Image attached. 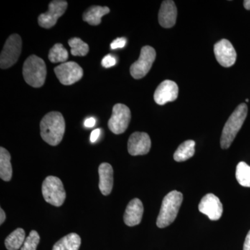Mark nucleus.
I'll use <instances>...</instances> for the list:
<instances>
[{
    "label": "nucleus",
    "mask_w": 250,
    "mask_h": 250,
    "mask_svg": "<svg viewBox=\"0 0 250 250\" xmlns=\"http://www.w3.org/2000/svg\"><path fill=\"white\" fill-rule=\"evenodd\" d=\"M40 127L43 141L50 146H57L62 142L65 134V120L59 112H49L41 120Z\"/></svg>",
    "instance_id": "nucleus-1"
},
{
    "label": "nucleus",
    "mask_w": 250,
    "mask_h": 250,
    "mask_svg": "<svg viewBox=\"0 0 250 250\" xmlns=\"http://www.w3.org/2000/svg\"><path fill=\"white\" fill-rule=\"evenodd\" d=\"M248 115V106L246 104L242 103L237 106L232 114L225 123L221 139L220 146L223 149H228L232 144L238 131L241 129Z\"/></svg>",
    "instance_id": "nucleus-2"
},
{
    "label": "nucleus",
    "mask_w": 250,
    "mask_h": 250,
    "mask_svg": "<svg viewBox=\"0 0 250 250\" xmlns=\"http://www.w3.org/2000/svg\"><path fill=\"white\" fill-rule=\"evenodd\" d=\"M182 201L183 195L177 190L171 191L164 197L156 220L158 228H165L173 223L178 214Z\"/></svg>",
    "instance_id": "nucleus-3"
},
{
    "label": "nucleus",
    "mask_w": 250,
    "mask_h": 250,
    "mask_svg": "<svg viewBox=\"0 0 250 250\" xmlns=\"http://www.w3.org/2000/svg\"><path fill=\"white\" fill-rule=\"evenodd\" d=\"M22 73L27 84L34 88H41L45 83L47 77L45 62L40 57L31 55L24 62Z\"/></svg>",
    "instance_id": "nucleus-4"
},
{
    "label": "nucleus",
    "mask_w": 250,
    "mask_h": 250,
    "mask_svg": "<svg viewBox=\"0 0 250 250\" xmlns=\"http://www.w3.org/2000/svg\"><path fill=\"white\" fill-rule=\"evenodd\" d=\"M42 193L47 203L57 207L62 205L66 197L62 180L54 176H48L43 181Z\"/></svg>",
    "instance_id": "nucleus-5"
},
{
    "label": "nucleus",
    "mask_w": 250,
    "mask_h": 250,
    "mask_svg": "<svg viewBox=\"0 0 250 250\" xmlns=\"http://www.w3.org/2000/svg\"><path fill=\"white\" fill-rule=\"evenodd\" d=\"M22 52V39L18 34H12L8 38L0 56L1 69L11 67L18 62Z\"/></svg>",
    "instance_id": "nucleus-6"
},
{
    "label": "nucleus",
    "mask_w": 250,
    "mask_h": 250,
    "mask_svg": "<svg viewBox=\"0 0 250 250\" xmlns=\"http://www.w3.org/2000/svg\"><path fill=\"white\" fill-rule=\"evenodd\" d=\"M155 49L151 46L142 47L139 59L130 67V74L136 80L146 76L150 70L156 59Z\"/></svg>",
    "instance_id": "nucleus-7"
},
{
    "label": "nucleus",
    "mask_w": 250,
    "mask_h": 250,
    "mask_svg": "<svg viewBox=\"0 0 250 250\" xmlns=\"http://www.w3.org/2000/svg\"><path fill=\"white\" fill-rule=\"evenodd\" d=\"M131 118V111L128 106L123 104H116L108 121V128L113 134H123L127 129Z\"/></svg>",
    "instance_id": "nucleus-8"
},
{
    "label": "nucleus",
    "mask_w": 250,
    "mask_h": 250,
    "mask_svg": "<svg viewBox=\"0 0 250 250\" xmlns=\"http://www.w3.org/2000/svg\"><path fill=\"white\" fill-rule=\"evenodd\" d=\"M56 76L62 84L70 85L76 83L82 78L83 69L73 62H65L54 68Z\"/></svg>",
    "instance_id": "nucleus-9"
},
{
    "label": "nucleus",
    "mask_w": 250,
    "mask_h": 250,
    "mask_svg": "<svg viewBox=\"0 0 250 250\" xmlns=\"http://www.w3.org/2000/svg\"><path fill=\"white\" fill-rule=\"evenodd\" d=\"M67 8V1L54 0L49 4L48 11L41 14L38 18L40 27L50 29L57 24V21L65 12Z\"/></svg>",
    "instance_id": "nucleus-10"
},
{
    "label": "nucleus",
    "mask_w": 250,
    "mask_h": 250,
    "mask_svg": "<svg viewBox=\"0 0 250 250\" xmlns=\"http://www.w3.org/2000/svg\"><path fill=\"white\" fill-rule=\"evenodd\" d=\"M215 58L222 66H232L236 61L237 54L232 44L227 39L219 41L214 45Z\"/></svg>",
    "instance_id": "nucleus-11"
},
{
    "label": "nucleus",
    "mask_w": 250,
    "mask_h": 250,
    "mask_svg": "<svg viewBox=\"0 0 250 250\" xmlns=\"http://www.w3.org/2000/svg\"><path fill=\"white\" fill-rule=\"evenodd\" d=\"M151 139L145 132H134L128 141V152L131 156L146 155L150 150Z\"/></svg>",
    "instance_id": "nucleus-12"
},
{
    "label": "nucleus",
    "mask_w": 250,
    "mask_h": 250,
    "mask_svg": "<svg viewBox=\"0 0 250 250\" xmlns=\"http://www.w3.org/2000/svg\"><path fill=\"white\" fill-rule=\"evenodd\" d=\"M199 210L211 220H218L223 212V205L218 197L213 194L206 195L199 205Z\"/></svg>",
    "instance_id": "nucleus-13"
},
{
    "label": "nucleus",
    "mask_w": 250,
    "mask_h": 250,
    "mask_svg": "<svg viewBox=\"0 0 250 250\" xmlns=\"http://www.w3.org/2000/svg\"><path fill=\"white\" fill-rule=\"evenodd\" d=\"M178 85L175 82L165 80L159 84L154 95V101L159 105L173 102L178 97Z\"/></svg>",
    "instance_id": "nucleus-14"
},
{
    "label": "nucleus",
    "mask_w": 250,
    "mask_h": 250,
    "mask_svg": "<svg viewBox=\"0 0 250 250\" xmlns=\"http://www.w3.org/2000/svg\"><path fill=\"white\" fill-rule=\"evenodd\" d=\"M177 9L172 0L164 1L159 12V22L161 27L171 28L177 21Z\"/></svg>",
    "instance_id": "nucleus-15"
},
{
    "label": "nucleus",
    "mask_w": 250,
    "mask_h": 250,
    "mask_svg": "<svg viewBox=\"0 0 250 250\" xmlns=\"http://www.w3.org/2000/svg\"><path fill=\"white\" fill-rule=\"evenodd\" d=\"M144 208L142 202L135 198L128 204L124 214V222L127 226L134 227L139 225L142 220Z\"/></svg>",
    "instance_id": "nucleus-16"
},
{
    "label": "nucleus",
    "mask_w": 250,
    "mask_h": 250,
    "mask_svg": "<svg viewBox=\"0 0 250 250\" xmlns=\"http://www.w3.org/2000/svg\"><path fill=\"white\" fill-rule=\"evenodd\" d=\"M99 188L104 195L111 194L113 187V170L108 163H103L99 166Z\"/></svg>",
    "instance_id": "nucleus-17"
},
{
    "label": "nucleus",
    "mask_w": 250,
    "mask_h": 250,
    "mask_svg": "<svg viewBox=\"0 0 250 250\" xmlns=\"http://www.w3.org/2000/svg\"><path fill=\"white\" fill-rule=\"evenodd\" d=\"M110 12L107 6H93L87 9L83 15V21L90 25H99L102 22V18Z\"/></svg>",
    "instance_id": "nucleus-18"
},
{
    "label": "nucleus",
    "mask_w": 250,
    "mask_h": 250,
    "mask_svg": "<svg viewBox=\"0 0 250 250\" xmlns=\"http://www.w3.org/2000/svg\"><path fill=\"white\" fill-rule=\"evenodd\" d=\"M81 243L82 239L77 233H69L57 241L52 250H79Z\"/></svg>",
    "instance_id": "nucleus-19"
},
{
    "label": "nucleus",
    "mask_w": 250,
    "mask_h": 250,
    "mask_svg": "<svg viewBox=\"0 0 250 250\" xmlns=\"http://www.w3.org/2000/svg\"><path fill=\"white\" fill-rule=\"evenodd\" d=\"M11 154L5 148H0V177L4 182L12 178L13 169L11 164Z\"/></svg>",
    "instance_id": "nucleus-20"
},
{
    "label": "nucleus",
    "mask_w": 250,
    "mask_h": 250,
    "mask_svg": "<svg viewBox=\"0 0 250 250\" xmlns=\"http://www.w3.org/2000/svg\"><path fill=\"white\" fill-rule=\"evenodd\" d=\"M195 141L188 140L179 146L174 154V159L177 162H183L195 154Z\"/></svg>",
    "instance_id": "nucleus-21"
},
{
    "label": "nucleus",
    "mask_w": 250,
    "mask_h": 250,
    "mask_svg": "<svg viewBox=\"0 0 250 250\" xmlns=\"http://www.w3.org/2000/svg\"><path fill=\"white\" fill-rule=\"evenodd\" d=\"M25 231L22 228L16 229L5 240V246L8 250H18L22 248L25 241Z\"/></svg>",
    "instance_id": "nucleus-22"
},
{
    "label": "nucleus",
    "mask_w": 250,
    "mask_h": 250,
    "mask_svg": "<svg viewBox=\"0 0 250 250\" xmlns=\"http://www.w3.org/2000/svg\"><path fill=\"white\" fill-rule=\"evenodd\" d=\"M48 59L54 63L65 62L68 59V52L61 43L55 44L49 50Z\"/></svg>",
    "instance_id": "nucleus-23"
},
{
    "label": "nucleus",
    "mask_w": 250,
    "mask_h": 250,
    "mask_svg": "<svg viewBox=\"0 0 250 250\" xmlns=\"http://www.w3.org/2000/svg\"><path fill=\"white\" fill-rule=\"evenodd\" d=\"M236 177L242 187H250V166L246 163L240 162L237 165Z\"/></svg>",
    "instance_id": "nucleus-24"
},
{
    "label": "nucleus",
    "mask_w": 250,
    "mask_h": 250,
    "mask_svg": "<svg viewBox=\"0 0 250 250\" xmlns=\"http://www.w3.org/2000/svg\"><path fill=\"white\" fill-rule=\"evenodd\" d=\"M68 45L71 47V54L73 56L84 57L89 52V46L80 38H72L68 41Z\"/></svg>",
    "instance_id": "nucleus-25"
},
{
    "label": "nucleus",
    "mask_w": 250,
    "mask_h": 250,
    "mask_svg": "<svg viewBox=\"0 0 250 250\" xmlns=\"http://www.w3.org/2000/svg\"><path fill=\"white\" fill-rule=\"evenodd\" d=\"M40 242V236L35 230H32L26 238L21 250H36Z\"/></svg>",
    "instance_id": "nucleus-26"
},
{
    "label": "nucleus",
    "mask_w": 250,
    "mask_h": 250,
    "mask_svg": "<svg viewBox=\"0 0 250 250\" xmlns=\"http://www.w3.org/2000/svg\"><path fill=\"white\" fill-rule=\"evenodd\" d=\"M116 64V59L111 54H108L106 57H104L102 61V65L105 68H109V67L114 66Z\"/></svg>",
    "instance_id": "nucleus-27"
},
{
    "label": "nucleus",
    "mask_w": 250,
    "mask_h": 250,
    "mask_svg": "<svg viewBox=\"0 0 250 250\" xmlns=\"http://www.w3.org/2000/svg\"><path fill=\"white\" fill-rule=\"evenodd\" d=\"M126 40L125 38H118V39L111 42V48L112 49L123 48L126 45Z\"/></svg>",
    "instance_id": "nucleus-28"
},
{
    "label": "nucleus",
    "mask_w": 250,
    "mask_h": 250,
    "mask_svg": "<svg viewBox=\"0 0 250 250\" xmlns=\"http://www.w3.org/2000/svg\"><path fill=\"white\" fill-rule=\"evenodd\" d=\"M100 133H101V129H100L93 130L91 134H90V141L92 143L96 142L97 140L100 137Z\"/></svg>",
    "instance_id": "nucleus-29"
},
{
    "label": "nucleus",
    "mask_w": 250,
    "mask_h": 250,
    "mask_svg": "<svg viewBox=\"0 0 250 250\" xmlns=\"http://www.w3.org/2000/svg\"><path fill=\"white\" fill-rule=\"evenodd\" d=\"M95 123H96V120L94 118H87L84 122V125L85 127L91 128L95 126Z\"/></svg>",
    "instance_id": "nucleus-30"
},
{
    "label": "nucleus",
    "mask_w": 250,
    "mask_h": 250,
    "mask_svg": "<svg viewBox=\"0 0 250 250\" xmlns=\"http://www.w3.org/2000/svg\"><path fill=\"white\" fill-rule=\"evenodd\" d=\"M243 250H250V230L247 235L244 246H243Z\"/></svg>",
    "instance_id": "nucleus-31"
},
{
    "label": "nucleus",
    "mask_w": 250,
    "mask_h": 250,
    "mask_svg": "<svg viewBox=\"0 0 250 250\" xmlns=\"http://www.w3.org/2000/svg\"><path fill=\"white\" fill-rule=\"evenodd\" d=\"M5 220H6V213H5L4 210L2 208H0V225H2L4 223Z\"/></svg>",
    "instance_id": "nucleus-32"
},
{
    "label": "nucleus",
    "mask_w": 250,
    "mask_h": 250,
    "mask_svg": "<svg viewBox=\"0 0 250 250\" xmlns=\"http://www.w3.org/2000/svg\"><path fill=\"white\" fill-rule=\"evenodd\" d=\"M243 5L247 10H250V0H245L243 1Z\"/></svg>",
    "instance_id": "nucleus-33"
},
{
    "label": "nucleus",
    "mask_w": 250,
    "mask_h": 250,
    "mask_svg": "<svg viewBox=\"0 0 250 250\" xmlns=\"http://www.w3.org/2000/svg\"><path fill=\"white\" fill-rule=\"evenodd\" d=\"M246 102L248 103V102H249V100H248V99H246Z\"/></svg>",
    "instance_id": "nucleus-34"
}]
</instances>
